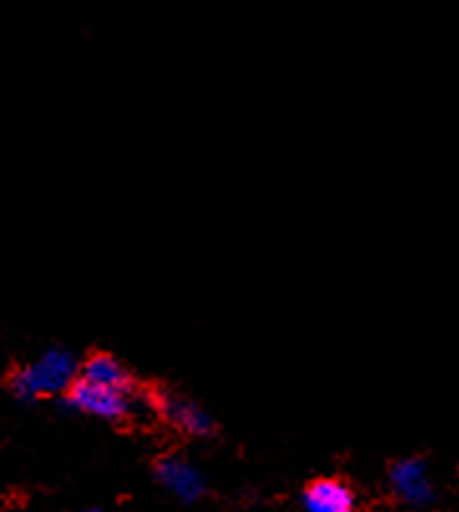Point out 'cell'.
Instances as JSON below:
<instances>
[{
    "label": "cell",
    "instance_id": "6da1fadb",
    "mask_svg": "<svg viewBox=\"0 0 459 512\" xmlns=\"http://www.w3.org/2000/svg\"><path fill=\"white\" fill-rule=\"evenodd\" d=\"M79 360L72 350L49 348L33 363L18 365L8 376V388L23 404L46 396H64L79 378Z\"/></svg>",
    "mask_w": 459,
    "mask_h": 512
},
{
    "label": "cell",
    "instance_id": "7a4b0ae2",
    "mask_svg": "<svg viewBox=\"0 0 459 512\" xmlns=\"http://www.w3.org/2000/svg\"><path fill=\"white\" fill-rule=\"evenodd\" d=\"M61 404L77 414L97 416L104 421H125L132 411V396L77 378L74 386L61 396Z\"/></svg>",
    "mask_w": 459,
    "mask_h": 512
},
{
    "label": "cell",
    "instance_id": "3957f363",
    "mask_svg": "<svg viewBox=\"0 0 459 512\" xmlns=\"http://www.w3.org/2000/svg\"><path fill=\"white\" fill-rule=\"evenodd\" d=\"M388 487L396 495V500L409 507H429L437 497L429 464L424 457L396 459L388 467Z\"/></svg>",
    "mask_w": 459,
    "mask_h": 512
},
{
    "label": "cell",
    "instance_id": "277c9868",
    "mask_svg": "<svg viewBox=\"0 0 459 512\" xmlns=\"http://www.w3.org/2000/svg\"><path fill=\"white\" fill-rule=\"evenodd\" d=\"M153 406L160 414V419L168 421L173 429L183 431V434L188 436H211L216 431L211 414H208L201 404H196V401H191L188 396H183V393L160 388L153 396Z\"/></svg>",
    "mask_w": 459,
    "mask_h": 512
},
{
    "label": "cell",
    "instance_id": "5b68a950",
    "mask_svg": "<svg viewBox=\"0 0 459 512\" xmlns=\"http://www.w3.org/2000/svg\"><path fill=\"white\" fill-rule=\"evenodd\" d=\"M155 477H158V482L170 495H175L183 502H196L206 495L208 485L201 469H196L186 457H178V454L158 459Z\"/></svg>",
    "mask_w": 459,
    "mask_h": 512
},
{
    "label": "cell",
    "instance_id": "8992f818",
    "mask_svg": "<svg viewBox=\"0 0 459 512\" xmlns=\"http://www.w3.org/2000/svg\"><path fill=\"white\" fill-rule=\"evenodd\" d=\"M305 512H358V497L348 482L338 477H320L302 492Z\"/></svg>",
    "mask_w": 459,
    "mask_h": 512
},
{
    "label": "cell",
    "instance_id": "52a82bcc",
    "mask_svg": "<svg viewBox=\"0 0 459 512\" xmlns=\"http://www.w3.org/2000/svg\"><path fill=\"white\" fill-rule=\"evenodd\" d=\"M79 378L94 383V386L112 388L132 396L135 393V376L127 371V365L110 353H92L79 365Z\"/></svg>",
    "mask_w": 459,
    "mask_h": 512
},
{
    "label": "cell",
    "instance_id": "ba28073f",
    "mask_svg": "<svg viewBox=\"0 0 459 512\" xmlns=\"http://www.w3.org/2000/svg\"><path fill=\"white\" fill-rule=\"evenodd\" d=\"M87 512H104V510H87Z\"/></svg>",
    "mask_w": 459,
    "mask_h": 512
}]
</instances>
